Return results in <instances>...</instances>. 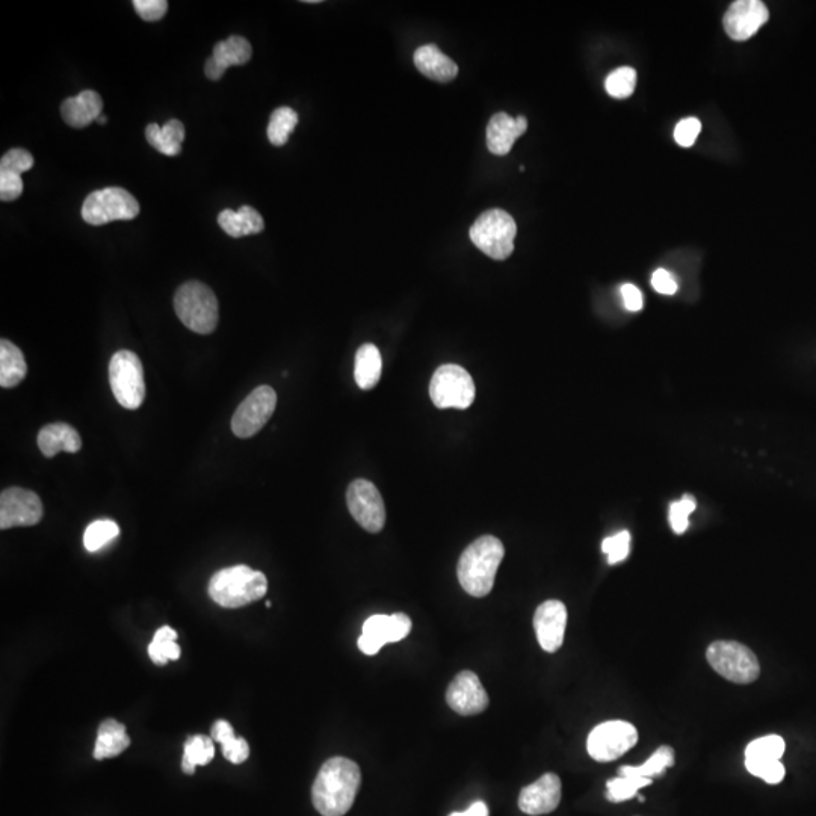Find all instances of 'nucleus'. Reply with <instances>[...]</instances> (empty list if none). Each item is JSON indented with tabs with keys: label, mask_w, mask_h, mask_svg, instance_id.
<instances>
[{
	"label": "nucleus",
	"mask_w": 816,
	"mask_h": 816,
	"mask_svg": "<svg viewBox=\"0 0 816 816\" xmlns=\"http://www.w3.org/2000/svg\"><path fill=\"white\" fill-rule=\"evenodd\" d=\"M362 783L359 765L347 758H331L322 765L312 788V801L322 816H344L356 801Z\"/></svg>",
	"instance_id": "1"
},
{
	"label": "nucleus",
	"mask_w": 816,
	"mask_h": 816,
	"mask_svg": "<svg viewBox=\"0 0 816 816\" xmlns=\"http://www.w3.org/2000/svg\"><path fill=\"white\" fill-rule=\"evenodd\" d=\"M504 557V544L499 538L484 535L473 541L458 561V581L463 590L473 597L487 596L493 590Z\"/></svg>",
	"instance_id": "2"
},
{
	"label": "nucleus",
	"mask_w": 816,
	"mask_h": 816,
	"mask_svg": "<svg viewBox=\"0 0 816 816\" xmlns=\"http://www.w3.org/2000/svg\"><path fill=\"white\" fill-rule=\"evenodd\" d=\"M268 579L248 566H233L215 573L209 582V596L223 608H242L265 597Z\"/></svg>",
	"instance_id": "3"
},
{
	"label": "nucleus",
	"mask_w": 816,
	"mask_h": 816,
	"mask_svg": "<svg viewBox=\"0 0 816 816\" xmlns=\"http://www.w3.org/2000/svg\"><path fill=\"white\" fill-rule=\"evenodd\" d=\"M174 310L185 327L198 334H209L220 321V306L209 286L188 282L174 295Z\"/></svg>",
	"instance_id": "4"
},
{
	"label": "nucleus",
	"mask_w": 816,
	"mask_h": 816,
	"mask_svg": "<svg viewBox=\"0 0 816 816\" xmlns=\"http://www.w3.org/2000/svg\"><path fill=\"white\" fill-rule=\"evenodd\" d=\"M706 659L721 677L733 684H753L761 676L758 656L738 641H714L706 650Z\"/></svg>",
	"instance_id": "5"
},
{
	"label": "nucleus",
	"mask_w": 816,
	"mask_h": 816,
	"mask_svg": "<svg viewBox=\"0 0 816 816\" xmlns=\"http://www.w3.org/2000/svg\"><path fill=\"white\" fill-rule=\"evenodd\" d=\"M516 235V221L501 209L484 212L470 229V239L476 248L495 260H505L511 256Z\"/></svg>",
	"instance_id": "6"
},
{
	"label": "nucleus",
	"mask_w": 816,
	"mask_h": 816,
	"mask_svg": "<svg viewBox=\"0 0 816 816\" xmlns=\"http://www.w3.org/2000/svg\"><path fill=\"white\" fill-rule=\"evenodd\" d=\"M109 384L121 407L136 410L146 398L144 369L140 357L129 350H121L109 363Z\"/></svg>",
	"instance_id": "7"
},
{
	"label": "nucleus",
	"mask_w": 816,
	"mask_h": 816,
	"mask_svg": "<svg viewBox=\"0 0 816 816\" xmlns=\"http://www.w3.org/2000/svg\"><path fill=\"white\" fill-rule=\"evenodd\" d=\"M140 215V203L123 188H105L91 192L82 206V218L91 226L112 221H129Z\"/></svg>",
	"instance_id": "8"
},
{
	"label": "nucleus",
	"mask_w": 816,
	"mask_h": 816,
	"mask_svg": "<svg viewBox=\"0 0 816 816\" xmlns=\"http://www.w3.org/2000/svg\"><path fill=\"white\" fill-rule=\"evenodd\" d=\"M472 375L458 365H443L434 372L430 396L437 408L466 410L475 401Z\"/></svg>",
	"instance_id": "9"
},
{
	"label": "nucleus",
	"mask_w": 816,
	"mask_h": 816,
	"mask_svg": "<svg viewBox=\"0 0 816 816\" xmlns=\"http://www.w3.org/2000/svg\"><path fill=\"white\" fill-rule=\"evenodd\" d=\"M638 742V730L628 721H605L591 730L587 752L594 761L611 762L622 758Z\"/></svg>",
	"instance_id": "10"
},
{
	"label": "nucleus",
	"mask_w": 816,
	"mask_h": 816,
	"mask_svg": "<svg viewBox=\"0 0 816 816\" xmlns=\"http://www.w3.org/2000/svg\"><path fill=\"white\" fill-rule=\"evenodd\" d=\"M277 395L271 386L254 389L236 408L232 419V431L241 439L259 433L276 412Z\"/></svg>",
	"instance_id": "11"
},
{
	"label": "nucleus",
	"mask_w": 816,
	"mask_h": 816,
	"mask_svg": "<svg viewBox=\"0 0 816 816\" xmlns=\"http://www.w3.org/2000/svg\"><path fill=\"white\" fill-rule=\"evenodd\" d=\"M348 510L365 531L377 534L386 525V507L375 484L368 480H356L347 492Z\"/></svg>",
	"instance_id": "12"
},
{
	"label": "nucleus",
	"mask_w": 816,
	"mask_h": 816,
	"mask_svg": "<svg viewBox=\"0 0 816 816\" xmlns=\"http://www.w3.org/2000/svg\"><path fill=\"white\" fill-rule=\"evenodd\" d=\"M412 632V620L402 612L392 616L375 614L369 617L363 625L362 635L357 640V646L365 655L374 656L386 644L398 643Z\"/></svg>",
	"instance_id": "13"
},
{
	"label": "nucleus",
	"mask_w": 816,
	"mask_h": 816,
	"mask_svg": "<svg viewBox=\"0 0 816 816\" xmlns=\"http://www.w3.org/2000/svg\"><path fill=\"white\" fill-rule=\"evenodd\" d=\"M43 502L37 493L31 490H4L0 495V529L17 528V526H34L43 519Z\"/></svg>",
	"instance_id": "14"
},
{
	"label": "nucleus",
	"mask_w": 816,
	"mask_h": 816,
	"mask_svg": "<svg viewBox=\"0 0 816 816\" xmlns=\"http://www.w3.org/2000/svg\"><path fill=\"white\" fill-rule=\"evenodd\" d=\"M449 708L463 717L478 715L489 706V694L484 690L480 677L473 671H461L446 691Z\"/></svg>",
	"instance_id": "15"
},
{
	"label": "nucleus",
	"mask_w": 816,
	"mask_h": 816,
	"mask_svg": "<svg viewBox=\"0 0 816 816\" xmlns=\"http://www.w3.org/2000/svg\"><path fill=\"white\" fill-rule=\"evenodd\" d=\"M567 626V608L560 600H546L534 614V629L538 644L544 652L555 653L564 643Z\"/></svg>",
	"instance_id": "16"
},
{
	"label": "nucleus",
	"mask_w": 816,
	"mask_h": 816,
	"mask_svg": "<svg viewBox=\"0 0 816 816\" xmlns=\"http://www.w3.org/2000/svg\"><path fill=\"white\" fill-rule=\"evenodd\" d=\"M770 19L768 8L761 0H738L724 14L727 35L735 41L752 38Z\"/></svg>",
	"instance_id": "17"
},
{
	"label": "nucleus",
	"mask_w": 816,
	"mask_h": 816,
	"mask_svg": "<svg viewBox=\"0 0 816 816\" xmlns=\"http://www.w3.org/2000/svg\"><path fill=\"white\" fill-rule=\"evenodd\" d=\"M561 801V779L554 773L544 774L537 782L525 786L519 795V807L531 816L554 812Z\"/></svg>",
	"instance_id": "18"
},
{
	"label": "nucleus",
	"mask_w": 816,
	"mask_h": 816,
	"mask_svg": "<svg viewBox=\"0 0 816 816\" xmlns=\"http://www.w3.org/2000/svg\"><path fill=\"white\" fill-rule=\"evenodd\" d=\"M251 55H253V49H251L250 41L239 35H232L214 47V53L204 65V72L211 81H218L223 78L227 68L232 65L247 64Z\"/></svg>",
	"instance_id": "19"
},
{
	"label": "nucleus",
	"mask_w": 816,
	"mask_h": 816,
	"mask_svg": "<svg viewBox=\"0 0 816 816\" xmlns=\"http://www.w3.org/2000/svg\"><path fill=\"white\" fill-rule=\"evenodd\" d=\"M34 167V158L28 150L13 149L0 161V200L13 201L22 195V174Z\"/></svg>",
	"instance_id": "20"
},
{
	"label": "nucleus",
	"mask_w": 816,
	"mask_h": 816,
	"mask_svg": "<svg viewBox=\"0 0 816 816\" xmlns=\"http://www.w3.org/2000/svg\"><path fill=\"white\" fill-rule=\"evenodd\" d=\"M528 129V120L523 115L510 117L505 112L493 115L487 127V147L496 156H505L511 152L517 138Z\"/></svg>",
	"instance_id": "21"
},
{
	"label": "nucleus",
	"mask_w": 816,
	"mask_h": 816,
	"mask_svg": "<svg viewBox=\"0 0 816 816\" xmlns=\"http://www.w3.org/2000/svg\"><path fill=\"white\" fill-rule=\"evenodd\" d=\"M103 111V100L96 91L85 90L78 96L68 97L61 106V115L68 126L84 129L99 120Z\"/></svg>",
	"instance_id": "22"
},
{
	"label": "nucleus",
	"mask_w": 816,
	"mask_h": 816,
	"mask_svg": "<svg viewBox=\"0 0 816 816\" xmlns=\"http://www.w3.org/2000/svg\"><path fill=\"white\" fill-rule=\"evenodd\" d=\"M38 448L47 458L55 457L59 452L76 454L81 451L82 439L78 431L68 424H49L41 428L38 434Z\"/></svg>",
	"instance_id": "23"
},
{
	"label": "nucleus",
	"mask_w": 816,
	"mask_h": 816,
	"mask_svg": "<svg viewBox=\"0 0 816 816\" xmlns=\"http://www.w3.org/2000/svg\"><path fill=\"white\" fill-rule=\"evenodd\" d=\"M415 65L422 75L437 82H451L458 75V65L434 44L416 50Z\"/></svg>",
	"instance_id": "24"
},
{
	"label": "nucleus",
	"mask_w": 816,
	"mask_h": 816,
	"mask_svg": "<svg viewBox=\"0 0 816 816\" xmlns=\"http://www.w3.org/2000/svg\"><path fill=\"white\" fill-rule=\"evenodd\" d=\"M130 738L127 735L126 727L120 721L109 720L100 724L97 732V741L94 745V759L105 761V759L115 758L129 748Z\"/></svg>",
	"instance_id": "25"
},
{
	"label": "nucleus",
	"mask_w": 816,
	"mask_h": 816,
	"mask_svg": "<svg viewBox=\"0 0 816 816\" xmlns=\"http://www.w3.org/2000/svg\"><path fill=\"white\" fill-rule=\"evenodd\" d=\"M218 224L232 238L257 235L265 229L262 215L251 206H242L239 211L226 209L218 215Z\"/></svg>",
	"instance_id": "26"
},
{
	"label": "nucleus",
	"mask_w": 816,
	"mask_h": 816,
	"mask_svg": "<svg viewBox=\"0 0 816 816\" xmlns=\"http://www.w3.org/2000/svg\"><path fill=\"white\" fill-rule=\"evenodd\" d=\"M147 141L153 149L165 156H177L182 152L183 140H185V126L182 121L170 120L159 126L153 123L147 126Z\"/></svg>",
	"instance_id": "27"
},
{
	"label": "nucleus",
	"mask_w": 816,
	"mask_h": 816,
	"mask_svg": "<svg viewBox=\"0 0 816 816\" xmlns=\"http://www.w3.org/2000/svg\"><path fill=\"white\" fill-rule=\"evenodd\" d=\"M28 375L25 356L10 340H0V386L4 389L19 386Z\"/></svg>",
	"instance_id": "28"
},
{
	"label": "nucleus",
	"mask_w": 816,
	"mask_h": 816,
	"mask_svg": "<svg viewBox=\"0 0 816 816\" xmlns=\"http://www.w3.org/2000/svg\"><path fill=\"white\" fill-rule=\"evenodd\" d=\"M381 369H383V360H381L380 350L372 344L362 345L357 351L356 366H354L357 386L363 390L374 389L380 381Z\"/></svg>",
	"instance_id": "29"
},
{
	"label": "nucleus",
	"mask_w": 816,
	"mask_h": 816,
	"mask_svg": "<svg viewBox=\"0 0 816 816\" xmlns=\"http://www.w3.org/2000/svg\"><path fill=\"white\" fill-rule=\"evenodd\" d=\"M212 739L220 742L224 758L232 764H244L250 758V745L244 738L235 735V730L229 721H215L212 726Z\"/></svg>",
	"instance_id": "30"
},
{
	"label": "nucleus",
	"mask_w": 816,
	"mask_h": 816,
	"mask_svg": "<svg viewBox=\"0 0 816 816\" xmlns=\"http://www.w3.org/2000/svg\"><path fill=\"white\" fill-rule=\"evenodd\" d=\"M215 756V745L211 736H189L183 748L182 770L185 774H194L195 768L200 765L211 764Z\"/></svg>",
	"instance_id": "31"
},
{
	"label": "nucleus",
	"mask_w": 816,
	"mask_h": 816,
	"mask_svg": "<svg viewBox=\"0 0 816 816\" xmlns=\"http://www.w3.org/2000/svg\"><path fill=\"white\" fill-rule=\"evenodd\" d=\"M674 750L670 745H661V747L644 762L640 767H631L625 765L620 768V776H635L644 777V779H655V777L662 776L668 768L674 765Z\"/></svg>",
	"instance_id": "32"
},
{
	"label": "nucleus",
	"mask_w": 816,
	"mask_h": 816,
	"mask_svg": "<svg viewBox=\"0 0 816 816\" xmlns=\"http://www.w3.org/2000/svg\"><path fill=\"white\" fill-rule=\"evenodd\" d=\"M177 632L170 626L158 629L149 646V656L156 665H167L168 661L180 658V646L176 643Z\"/></svg>",
	"instance_id": "33"
},
{
	"label": "nucleus",
	"mask_w": 816,
	"mask_h": 816,
	"mask_svg": "<svg viewBox=\"0 0 816 816\" xmlns=\"http://www.w3.org/2000/svg\"><path fill=\"white\" fill-rule=\"evenodd\" d=\"M298 124V114L288 106L272 112L268 124V138L272 146L282 147L289 141V136Z\"/></svg>",
	"instance_id": "34"
},
{
	"label": "nucleus",
	"mask_w": 816,
	"mask_h": 816,
	"mask_svg": "<svg viewBox=\"0 0 816 816\" xmlns=\"http://www.w3.org/2000/svg\"><path fill=\"white\" fill-rule=\"evenodd\" d=\"M786 742L782 736L767 735L755 739L745 748V759L750 761H780L785 755Z\"/></svg>",
	"instance_id": "35"
},
{
	"label": "nucleus",
	"mask_w": 816,
	"mask_h": 816,
	"mask_svg": "<svg viewBox=\"0 0 816 816\" xmlns=\"http://www.w3.org/2000/svg\"><path fill=\"white\" fill-rule=\"evenodd\" d=\"M652 779L635 776H619L606 782V798L611 803H623L631 800L640 789L652 785Z\"/></svg>",
	"instance_id": "36"
},
{
	"label": "nucleus",
	"mask_w": 816,
	"mask_h": 816,
	"mask_svg": "<svg viewBox=\"0 0 816 816\" xmlns=\"http://www.w3.org/2000/svg\"><path fill=\"white\" fill-rule=\"evenodd\" d=\"M120 534V528L114 520H96L91 523L84 534V546L88 552H97L105 548Z\"/></svg>",
	"instance_id": "37"
},
{
	"label": "nucleus",
	"mask_w": 816,
	"mask_h": 816,
	"mask_svg": "<svg viewBox=\"0 0 816 816\" xmlns=\"http://www.w3.org/2000/svg\"><path fill=\"white\" fill-rule=\"evenodd\" d=\"M637 85V72L632 67H620L606 78L605 88L609 96L628 99Z\"/></svg>",
	"instance_id": "38"
},
{
	"label": "nucleus",
	"mask_w": 816,
	"mask_h": 816,
	"mask_svg": "<svg viewBox=\"0 0 816 816\" xmlns=\"http://www.w3.org/2000/svg\"><path fill=\"white\" fill-rule=\"evenodd\" d=\"M745 768L752 776L765 780L770 785H777L785 779L786 770L780 761H750L745 759Z\"/></svg>",
	"instance_id": "39"
},
{
	"label": "nucleus",
	"mask_w": 816,
	"mask_h": 816,
	"mask_svg": "<svg viewBox=\"0 0 816 816\" xmlns=\"http://www.w3.org/2000/svg\"><path fill=\"white\" fill-rule=\"evenodd\" d=\"M602 551L608 555L609 564H619L629 557L631 552V534L629 531H622L612 537L605 538L602 543Z\"/></svg>",
	"instance_id": "40"
},
{
	"label": "nucleus",
	"mask_w": 816,
	"mask_h": 816,
	"mask_svg": "<svg viewBox=\"0 0 816 816\" xmlns=\"http://www.w3.org/2000/svg\"><path fill=\"white\" fill-rule=\"evenodd\" d=\"M696 499L693 496L685 495L680 501L674 502L670 507V525L676 534H684L690 526V514L696 510Z\"/></svg>",
	"instance_id": "41"
},
{
	"label": "nucleus",
	"mask_w": 816,
	"mask_h": 816,
	"mask_svg": "<svg viewBox=\"0 0 816 816\" xmlns=\"http://www.w3.org/2000/svg\"><path fill=\"white\" fill-rule=\"evenodd\" d=\"M702 132V123L699 118H684L676 124L674 140L680 147H691L696 143L697 136Z\"/></svg>",
	"instance_id": "42"
},
{
	"label": "nucleus",
	"mask_w": 816,
	"mask_h": 816,
	"mask_svg": "<svg viewBox=\"0 0 816 816\" xmlns=\"http://www.w3.org/2000/svg\"><path fill=\"white\" fill-rule=\"evenodd\" d=\"M136 13L146 22H158L167 14V0H135L133 2Z\"/></svg>",
	"instance_id": "43"
},
{
	"label": "nucleus",
	"mask_w": 816,
	"mask_h": 816,
	"mask_svg": "<svg viewBox=\"0 0 816 816\" xmlns=\"http://www.w3.org/2000/svg\"><path fill=\"white\" fill-rule=\"evenodd\" d=\"M652 286L658 294L674 295L679 289L677 280L671 276L667 269H656L652 276Z\"/></svg>",
	"instance_id": "44"
},
{
	"label": "nucleus",
	"mask_w": 816,
	"mask_h": 816,
	"mask_svg": "<svg viewBox=\"0 0 816 816\" xmlns=\"http://www.w3.org/2000/svg\"><path fill=\"white\" fill-rule=\"evenodd\" d=\"M622 298L626 309L631 310V312H640L643 309V294H641L637 286L631 285V283L623 285Z\"/></svg>",
	"instance_id": "45"
},
{
	"label": "nucleus",
	"mask_w": 816,
	"mask_h": 816,
	"mask_svg": "<svg viewBox=\"0 0 816 816\" xmlns=\"http://www.w3.org/2000/svg\"><path fill=\"white\" fill-rule=\"evenodd\" d=\"M449 816H489V807L484 801H476L466 812H454Z\"/></svg>",
	"instance_id": "46"
},
{
	"label": "nucleus",
	"mask_w": 816,
	"mask_h": 816,
	"mask_svg": "<svg viewBox=\"0 0 816 816\" xmlns=\"http://www.w3.org/2000/svg\"><path fill=\"white\" fill-rule=\"evenodd\" d=\"M97 121H99L100 124H105L106 121H108V118H106L105 115H100L99 120Z\"/></svg>",
	"instance_id": "47"
}]
</instances>
